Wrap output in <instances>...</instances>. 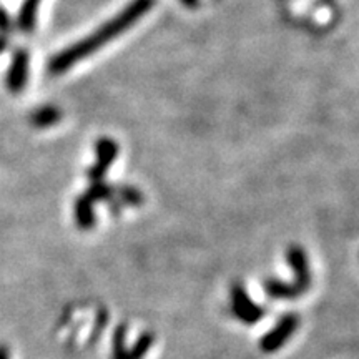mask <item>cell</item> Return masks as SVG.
<instances>
[{
    "instance_id": "cell-1",
    "label": "cell",
    "mask_w": 359,
    "mask_h": 359,
    "mask_svg": "<svg viewBox=\"0 0 359 359\" xmlns=\"http://www.w3.org/2000/svg\"><path fill=\"white\" fill-rule=\"evenodd\" d=\"M154 6L155 0H132L122 12L116 13L114 19L107 22V24H103L100 29L95 30L92 35L82 39L77 43L70 45V47L58 52L55 57H52L47 65L48 74H65V72L70 70L77 62L90 57L93 52H97L98 48H102L103 45L111 42V40L118 37L120 34H123L125 30H128L133 24H137L147 12H150V8Z\"/></svg>"
},
{
    "instance_id": "cell-2",
    "label": "cell",
    "mask_w": 359,
    "mask_h": 359,
    "mask_svg": "<svg viewBox=\"0 0 359 359\" xmlns=\"http://www.w3.org/2000/svg\"><path fill=\"white\" fill-rule=\"evenodd\" d=\"M286 262L294 273L293 283H283L269 278L263 283L264 294L269 299H296L306 293L311 286V271H309L308 255L302 246L293 245L286 251Z\"/></svg>"
},
{
    "instance_id": "cell-3",
    "label": "cell",
    "mask_w": 359,
    "mask_h": 359,
    "mask_svg": "<svg viewBox=\"0 0 359 359\" xmlns=\"http://www.w3.org/2000/svg\"><path fill=\"white\" fill-rule=\"evenodd\" d=\"M231 313L238 321L245 325H257L264 318L266 311L250 298L248 291L241 283H235L231 286Z\"/></svg>"
},
{
    "instance_id": "cell-4",
    "label": "cell",
    "mask_w": 359,
    "mask_h": 359,
    "mask_svg": "<svg viewBox=\"0 0 359 359\" xmlns=\"http://www.w3.org/2000/svg\"><path fill=\"white\" fill-rule=\"evenodd\" d=\"M298 326H299L298 314L296 313L283 314L280 320H278L275 327L269 330V333L264 334L262 341H259V349L266 354L276 353L278 349L285 346L286 341L294 334V331L298 330Z\"/></svg>"
},
{
    "instance_id": "cell-5",
    "label": "cell",
    "mask_w": 359,
    "mask_h": 359,
    "mask_svg": "<svg viewBox=\"0 0 359 359\" xmlns=\"http://www.w3.org/2000/svg\"><path fill=\"white\" fill-rule=\"evenodd\" d=\"M95 154L97 161L87 172L90 183L102 182L103 177L109 172V168L114 165L116 155H118V145H116V142L111 140V138H100V140L95 143Z\"/></svg>"
},
{
    "instance_id": "cell-6",
    "label": "cell",
    "mask_w": 359,
    "mask_h": 359,
    "mask_svg": "<svg viewBox=\"0 0 359 359\" xmlns=\"http://www.w3.org/2000/svg\"><path fill=\"white\" fill-rule=\"evenodd\" d=\"M29 67L30 55L25 48H17L12 55L11 67L7 70L6 85L11 93H20L25 88L27 80H29Z\"/></svg>"
},
{
    "instance_id": "cell-7",
    "label": "cell",
    "mask_w": 359,
    "mask_h": 359,
    "mask_svg": "<svg viewBox=\"0 0 359 359\" xmlns=\"http://www.w3.org/2000/svg\"><path fill=\"white\" fill-rule=\"evenodd\" d=\"M125 326H120L115 331L114 336V348H111V359H143V356L150 351L151 344H154L155 336L151 333H147L140 336V339L137 341V344L132 349L123 348L125 341Z\"/></svg>"
},
{
    "instance_id": "cell-8",
    "label": "cell",
    "mask_w": 359,
    "mask_h": 359,
    "mask_svg": "<svg viewBox=\"0 0 359 359\" xmlns=\"http://www.w3.org/2000/svg\"><path fill=\"white\" fill-rule=\"evenodd\" d=\"M74 218H75V224L79 226V230L88 231L95 226V223H97L95 203H93V201L90 200L85 193L75 200Z\"/></svg>"
},
{
    "instance_id": "cell-9",
    "label": "cell",
    "mask_w": 359,
    "mask_h": 359,
    "mask_svg": "<svg viewBox=\"0 0 359 359\" xmlns=\"http://www.w3.org/2000/svg\"><path fill=\"white\" fill-rule=\"evenodd\" d=\"M42 0H24L20 6L19 15H17L15 25L19 27L20 32L30 34L34 32L35 24H37V12Z\"/></svg>"
},
{
    "instance_id": "cell-10",
    "label": "cell",
    "mask_w": 359,
    "mask_h": 359,
    "mask_svg": "<svg viewBox=\"0 0 359 359\" xmlns=\"http://www.w3.org/2000/svg\"><path fill=\"white\" fill-rule=\"evenodd\" d=\"M60 118L62 111L58 110L57 107L43 105L32 111V115H30V123H32L35 128H48L60 122Z\"/></svg>"
},
{
    "instance_id": "cell-11",
    "label": "cell",
    "mask_w": 359,
    "mask_h": 359,
    "mask_svg": "<svg viewBox=\"0 0 359 359\" xmlns=\"http://www.w3.org/2000/svg\"><path fill=\"white\" fill-rule=\"evenodd\" d=\"M114 196L122 206H140L143 205V195L138 188L130 185H120L114 188Z\"/></svg>"
},
{
    "instance_id": "cell-12",
    "label": "cell",
    "mask_w": 359,
    "mask_h": 359,
    "mask_svg": "<svg viewBox=\"0 0 359 359\" xmlns=\"http://www.w3.org/2000/svg\"><path fill=\"white\" fill-rule=\"evenodd\" d=\"M85 195L88 196L93 203H98V201H110L114 198V187L109 185V183L102 182H92L90 187L85 191Z\"/></svg>"
},
{
    "instance_id": "cell-13",
    "label": "cell",
    "mask_w": 359,
    "mask_h": 359,
    "mask_svg": "<svg viewBox=\"0 0 359 359\" xmlns=\"http://www.w3.org/2000/svg\"><path fill=\"white\" fill-rule=\"evenodd\" d=\"M13 32V19L11 13L7 12V8L0 7V35H6L8 37Z\"/></svg>"
},
{
    "instance_id": "cell-14",
    "label": "cell",
    "mask_w": 359,
    "mask_h": 359,
    "mask_svg": "<svg viewBox=\"0 0 359 359\" xmlns=\"http://www.w3.org/2000/svg\"><path fill=\"white\" fill-rule=\"evenodd\" d=\"M7 47H8V37H6V35H0V53L6 52Z\"/></svg>"
},
{
    "instance_id": "cell-15",
    "label": "cell",
    "mask_w": 359,
    "mask_h": 359,
    "mask_svg": "<svg viewBox=\"0 0 359 359\" xmlns=\"http://www.w3.org/2000/svg\"><path fill=\"white\" fill-rule=\"evenodd\" d=\"M180 2H182L183 6L188 7V8H195V7H198L200 0H180Z\"/></svg>"
},
{
    "instance_id": "cell-16",
    "label": "cell",
    "mask_w": 359,
    "mask_h": 359,
    "mask_svg": "<svg viewBox=\"0 0 359 359\" xmlns=\"http://www.w3.org/2000/svg\"><path fill=\"white\" fill-rule=\"evenodd\" d=\"M0 359H11V353L6 344H0Z\"/></svg>"
}]
</instances>
